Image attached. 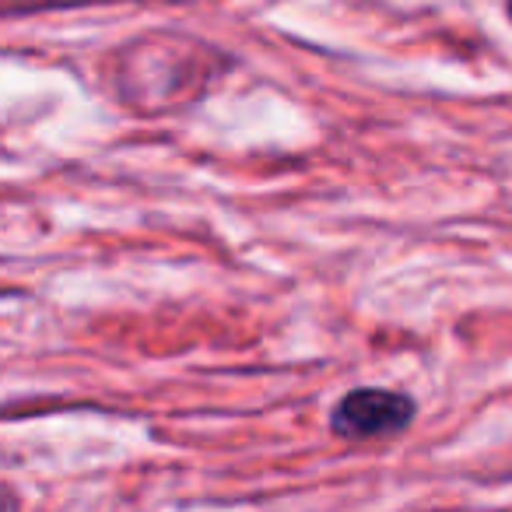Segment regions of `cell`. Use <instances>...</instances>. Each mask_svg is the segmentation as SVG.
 I'll return each instance as SVG.
<instances>
[{
  "instance_id": "cell-1",
  "label": "cell",
  "mask_w": 512,
  "mask_h": 512,
  "mask_svg": "<svg viewBox=\"0 0 512 512\" xmlns=\"http://www.w3.org/2000/svg\"><path fill=\"white\" fill-rule=\"evenodd\" d=\"M418 407L407 393L386 386H358L348 390L330 411V432L341 439H383L404 432Z\"/></svg>"
},
{
  "instance_id": "cell-2",
  "label": "cell",
  "mask_w": 512,
  "mask_h": 512,
  "mask_svg": "<svg viewBox=\"0 0 512 512\" xmlns=\"http://www.w3.org/2000/svg\"><path fill=\"white\" fill-rule=\"evenodd\" d=\"M505 15H509V18H512V0H505Z\"/></svg>"
}]
</instances>
